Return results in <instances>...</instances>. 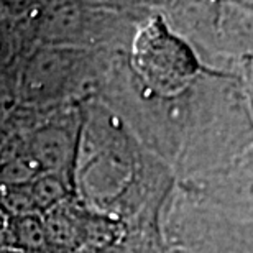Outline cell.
<instances>
[{
  "instance_id": "1",
  "label": "cell",
  "mask_w": 253,
  "mask_h": 253,
  "mask_svg": "<svg viewBox=\"0 0 253 253\" xmlns=\"http://www.w3.org/2000/svg\"><path fill=\"white\" fill-rule=\"evenodd\" d=\"M133 64L145 84L161 95L178 94L199 73V61L192 48L160 17L136 35Z\"/></svg>"
},
{
  "instance_id": "2",
  "label": "cell",
  "mask_w": 253,
  "mask_h": 253,
  "mask_svg": "<svg viewBox=\"0 0 253 253\" xmlns=\"http://www.w3.org/2000/svg\"><path fill=\"white\" fill-rule=\"evenodd\" d=\"M28 155L42 173L64 176L76 163V140L63 126L49 125L35 131Z\"/></svg>"
},
{
  "instance_id": "3",
  "label": "cell",
  "mask_w": 253,
  "mask_h": 253,
  "mask_svg": "<svg viewBox=\"0 0 253 253\" xmlns=\"http://www.w3.org/2000/svg\"><path fill=\"white\" fill-rule=\"evenodd\" d=\"M27 189L38 215L48 214L51 209L63 204L68 196L66 178L51 173H42L27 181Z\"/></svg>"
},
{
  "instance_id": "4",
  "label": "cell",
  "mask_w": 253,
  "mask_h": 253,
  "mask_svg": "<svg viewBox=\"0 0 253 253\" xmlns=\"http://www.w3.org/2000/svg\"><path fill=\"white\" fill-rule=\"evenodd\" d=\"M10 245L18 250H40L46 244V229L42 215L28 214L8 219Z\"/></svg>"
},
{
  "instance_id": "5",
  "label": "cell",
  "mask_w": 253,
  "mask_h": 253,
  "mask_svg": "<svg viewBox=\"0 0 253 253\" xmlns=\"http://www.w3.org/2000/svg\"><path fill=\"white\" fill-rule=\"evenodd\" d=\"M0 253H23V252L13 249V247H3V249H0Z\"/></svg>"
}]
</instances>
